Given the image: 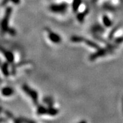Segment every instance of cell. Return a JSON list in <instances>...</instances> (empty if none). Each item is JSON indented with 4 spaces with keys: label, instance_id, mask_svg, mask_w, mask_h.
I'll return each instance as SVG.
<instances>
[{
    "label": "cell",
    "instance_id": "cell-1",
    "mask_svg": "<svg viewBox=\"0 0 123 123\" xmlns=\"http://www.w3.org/2000/svg\"><path fill=\"white\" fill-rule=\"evenodd\" d=\"M12 8L11 7H9L6 10V13H5V16L4 17L3 19L2 20L1 23V29L3 32H6L9 30L8 28V21L10 19V15L12 13Z\"/></svg>",
    "mask_w": 123,
    "mask_h": 123
},
{
    "label": "cell",
    "instance_id": "cell-14",
    "mask_svg": "<svg viewBox=\"0 0 123 123\" xmlns=\"http://www.w3.org/2000/svg\"><path fill=\"white\" fill-rule=\"evenodd\" d=\"M44 101H45L47 104H49V105H52V99H50V98H49V97H47V98H45V99H44Z\"/></svg>",
    "mask_w": 123,
    "mask_h": 123
},
{
    "label": "cell",
    "instance_id": "cell-7",
    "mask_svg": "<svg viewBox=\"0 0 123 123\" xmlns=\"http://www.w3.org/2000/svg\"><path fill=\"white\" fill-rule=\"evenodd\" d=\"M2 94L4 96H12L13 94V89L11 87H4L2 89Z\"/></svg>",
    "mask_w": 123,
    "mask_h": 123
},
{
    "label": "cell",
    "instance_id": "cell-3",
    "mask_svg": "<svg viewBox=\"0 0 123 123\" xmlns=\"http://www.w3.org/2000/svg\"><path fill=\"white\" fill-rule=\"evenodd\" d=\"M50 8V10L55 13H64L67 8V5L66 4H60V5H52Z\"/></svg>",
    "mask_w": 123,
    "mask_h": 123
},
{
    "label": "cell",
    "instance_id": "cell-5",
    "mask_svg": "<svg viewBox=\"0 0 123 123\" xmlns=\"http://www.w3.org/2000/svg\"><path fill=\"white\" fill-rule=\"evenodd\" d=\"M49 38L52 42L55 43H58L61 42V38L59 37V35L54 32H50L49 33Z\"/></svg>",
    "mask_w": 123,
    "mask_h": 123
},
{
    "label": "cell",
    "instance_id": "cell-11",
    "mask_svg": "<svg viewBox=\"0 0 123 123\" xmlns=\"http://www.w3.org/2000/svg\"><path fill=\"white\" fill-rule=\"evenodd\" d=\"M81 3V0H74L73 3V10L74 11L76 12L79 7Z\"/></svg>",
    "mask_w": 123,
    "mask_h": 123
},
{
    "label": "cell",
    "instance_id": "cell-2",
    "mask_svg": "<svg viewBox=\"0 0 123 123\" xmlns=\"http://www.w3.org/2000/svg\"><path fill=\"white\" fill-rule=\"evenodd\" d=\"M23 90L31 98L32 100L33 101L35 104H38V94L37 92L35 91L34 90L30 89L27 85H24L23 86Z\"/></svg>",
    "mask_w": 123,
    "mask_h": 123
},
{
    "label": "cell",
    "instance_id": "cell-17",
    "mask_svg": "<svg viewBox=\"0 0 123 123\" xmlns=\"http://www.w3.org/2000/svg\"><path fill=\"white\" fill-rule=\"evenodd\" d=\"M12 1L13 2V3L16 4V5L19 3V0H12Z\"/></svg>",
    "mask_w": 123,
    "mask_h": 123
},
{
    "label": "cell",
    "instance_id": "cell-10",
    "mask_svg": "<svg viewBox=\"0 0 123 123\" xmlns=\"http://www.w3.org/2000/svg\"><path fill=\"white\" fill-rule=\"evenodd\" d=\"M48 111H49V109H47L45 107H43L42 105L39 106L37 110L38 114H41V115L42 114H48Z\"/></svg>",
    "mask_w": 123,
    "mask_h": 123
},
{
    "label": "cell",
    "instance_id": "cell-15",
    "mask_svg": "<svg viewBox=\"0 0 123 123\" xmlns=\"http://www.w3.org/2000/svg\"><path fill=\"white\" fill-rule=\"evenodd\" d=\"M8 32H10L9 33L11 35H15V33H16V31H15V30L12 29V28H9V30H8Z\"/></svg>",
    "mask_w": 123,
    "mask_h": 123
},
{
    "label": "cell",
    "instance_id": "cell-8",
    "mask_svg": "<svg viewBox=\"0 0 123 123\" xmlns=\"http://www.w3.org/2000/svg\"><path fill=\"white\" fill-rule=\"evenodd\" d=\"M83 42H84L85 43L87 44V45H89V47H92V48H94V49H98V50H99V49H100L99 45H98L97 44H96V43L93 42H92V41L89 40L84 38V40H83Z\"/></svg>",
    "mask_w": 123,
    "mask_h": 123
},
{
    "label": "cell",
    "instance_id": "cell-6",
    "mask_svg": "<svg viewBox=\"0 0 123 123\" xmlns=\"http://www.w3.org/2000/svg\"><path fill=\"white\" fill-rule=\"evenodd\" d=\"M1 52H3V54L5 56V57L6 58L7 60L9 62H13L14 60V55L12 54V52H10V51H7L6 50H4L3 48H1Z\"/></svg>",
    "mask_w": 123,
    "mask_h": 123
},
{
    "label": "cell",
    "instance_id": "cell-12",
    "mask_svg": "<svg viewBox=\"0 0 123 123\" xmlns=\"http://www.w3.org/2000/svg\"><path fill=\"white\" fill-rule=\"evenodd\" d=\"M2 68V71L3 72L4 75H6V76H8V75H9V72H8V63H5L3 65H2L1 67Z\"/></svg>",
    "mask_w": 123,
    "mask_h": 123
},
{
    "label": "cell",
    "instance_id": "cell-4",
    "mask_svg": "<svg viewBox=\"0 0 123 123\" xmlns=\"http://www.w3.org/2000/svg\"><path fill=\"white\" fill-rule=\"evenodd\" d=\"M108 51H107L106 49L105 50H102V49H99L98 52H96V54H93L91 56H90V60H95L96 58H97V57H102V56H104V55H106V54L108 53Z\"/></svg>",
    "mask_w": 123,
    "mask_h": 123
},
{
    "label": "cell",
    "instance_id": "cell-13",
    "mask_svg": "<svg viewBox=\"0 0 123 123\" xmlns=\"http://www.w3.org/2000/svg\"><path fill=\"white\" fill-rule=\"evenodd\" d=\"M71 40L73 42H83L84 40V38L80 37H77V36H74L72 37L71 38Z\"/></svg>",
    "mask_w": 123,
    "mask_h": 123
},
{
    "label": "cell",
    "instance_id": "cell-9",
    "mask_svg": "<svg viewBox=\"0 0 123 123\" xmlns=\"http://www.w3.org/2000/svg\"><path fill=\"white\" fill-rule=\"evenodd\" d=\"M103 23H104V25L107 27H109L112 25V23L111 20L109 19V17H107V16H103Z\"/></svg>",
    "mask_w": 123,
    "mask_h": 123
},
{
    "label": "cell",
    "instance_id": "cell-16",
    "mask_svg": "<svg viewBox=\"0 0 123 123\" xmlns=\"http://www.w3.org/2000/svg\"><path fill=\"white\" fill-rule=\"evenodd\" d=\"M116 42L117 43H121L122 42H123V37H121V38H117L116 40Z\"/></svg>",
    "mask_w": 123,
    "mask_h": 123
}]
</instances>
